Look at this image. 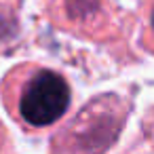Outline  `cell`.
Here are the masks:
<instances>
[{"instance_id":"6da1fadb","label":"cell","mask_w":154,"mask_h":154,"mask_svg":"<svg viewBox=\"0 0 154 154\" xmlns=\"http://www.w3.org/2000/svg\"><path fill=\"white\" fill-rule=\"evenodd\" d=\"M0 99L19 127L40 131L63 118L72 103V89L53 68L19 63L0 80Z\"/></svg>"},{"instance_id":"7a4b0ae2","label":"cell","mask_w":154,"mask_h":154,"mask_svg":"<svg viewBox=\"0 0 154 154\" xmlns=\"http://www.w3.org/2000/svg\"><path fill=\"white\" fill-rule=\"evenodd\" d=\"M103 7V0H51L49 13L59 28L89 38L95 32Z\"/></svg>"},{"instance_id":"3957f363","label":"cell","mask_w":154,"mask_h":154,"mask_svg":"<svg viewBox=\"0 0 154 154\" xmlns=\"http://www.w3.org/2000/svg\"><path fill=\"white\" fill-rule=\"evenodd\" d=\"M148 21H150V28L154 30V5L150 7V17H148Z\"/></svg>"}]
</instances>
